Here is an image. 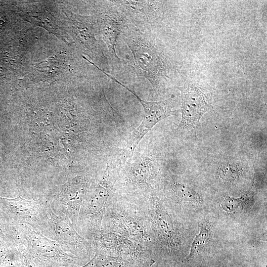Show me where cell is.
Listing matches in <instances>:
<instances>
[{"mask_svg":"<svg viewBox=\"0 0 267 267\" xmlns=\"http://www.w3.org/2000/svg\"><path fill=\"white\" fill-rule=\"evenodd\" d=\"M122 34L131 51L137 73L148 80L153 88H158L162 80L168 77L167 63L151 36L131 25Z\"/></svg>","mask_w":267,"mask_h":267,"instance_id":"6da1fadb","label":"cell"},{"mask_svg":"<svg viewBox=\"0 0 267 267\" xmlns=\"http://www.w3.org/2000/svg\"><path fill=\"white\" fill-rule=\"evenodd\" d=\"M18 249L26 252L38 267H79L78 258L65 252L55 241L25 224L17 223Z\"/></svg>","mask_w":267,"mask_h":267,"instance_id":"7a4b0ae2","label":"cell"},{"mask_svg":"<svg viewBox=\"0 0 267 267\" xmlns=\"http://www.w3.org/2000/svg\"><path fill=\"white\" fill-rule=\"evenodd\" d=\"M114 183L108 165L99 181L81 206L76 229L88 240L101 229Z\"/></svg>","mask_w":267,"mask_h":267,"instance_id":"3957f363","label":"cell"},{"mask_svg":"<svg viewBox=\"0 0 267 267\" xmlns=\"http://www.w3.org/2000/svg\"><path fill=\"white\" fill-rule=\"evenodd\" d=\"M0 207L17 223L25 224L35 231L52 239L50 208L41 199H27L20 196L14 198L0 196Z\"/></svg>","mask_w":267,"mask_h":267,"instance_id":"277c9868","label":"cell"},{"mask_svg":"<svg viewBox=\"0 0 267 267\" xmlns=\"http://www.w3.org/2000/svg\"><path fill=\"white\" fill-rule=\"evenodd\" d=\"M92 191L89 178L79 175L62 184L44 200L54 213L66 216L76 229L81 206Z\"/></svg>","mask_w":267,"mask_h":267,"instance_id":"5b68a950","label":"cell"},{"mask_svg":"<svg viewBox=\"0 0 267 267\" xmlns=\"http://www.w3.org/2000/svg\"><path fill=\"white\" fill-rule=\"evenodd\" d=\"M114 82L123 87L131 92L138 99L143 107L144 115L142 120L138 127L131 132L126 139L127 145L122 159L128 160L134 155L135 148L145 135L158 123L169 116L173 115L175 111L172 110V99L169 98L160 101H147L141 99L135 91L120 82L114 77L98 69Z\"/></svg>","mask_w":267,"mask_h":267,"instance_id":"8992f818","label":"cell"},{"mask_svg":"<svg viewBox=\"0 0 267 267\" xmlns=\"http://www.w3.org/2000/svg\"><path fill=\"white\" fill-rule=\"evenodd\" d=\"M69 20L73 38L81 50L100 65L101 69L109 72L108 60L96 36L99 33L95 18L64 11Z\"/></svg>","mask_w":267,"mask_h":267,"instance_id":"52a82bcc","label":"cell"},{"mask_svg":"<svg viewBox=\"0 0 267 267\" xmlns=\"http://www.w3.org/2000/svg\"><path fill=\"white\" fill-rule=\"evenodd\" d=\"M120 183L129 194L150 195L156 175L155 163L151 156L144 153L127 160Z\"/></svg>","mask_w":267,"mask_h":267,"instance_id":"ba28073f","label":"cell"},{"mask_svg":"<svg viewBox=\"0 0 267 267\" xmlns=\"http://www.w3.org/2000/svg\"><path fill=\"white\" fill-rule=\"evenodd\" d=\"M182 99L181 119L176 129L177 133L193 131L198 125L202 116L212 109L210 93L192 84L178 88Z\"/></svg>","mask_w":267,"mask_h":267,"instance_id":"9c48e42d","label":"cell"},{"mask_svg":"<svg viewBox=\"0 0 267 267\" xmlns=\"http://www.w3.org/2000/svg\"><path fill=\"white\" fill-rule=\"evenodd\" d=\"M50 224L52 240L65 252L80 260L90 256L93 249L90 241L77 231L66 216L55 214L50 208Z\"/></svg>","mask_w":267,"mask_h":267,"instance_id":"30bf717a","label":"cell"},{"mask_svg":"<svg viewBox=\"0 0 267 267\" xmlns=\"http://www.w3.org/2000/svg\"><path fill=\"white\" fill-rule=\"evenodd\" d=\"M102 3L95 18L99 33L112 58L120 60L116 52V42L129 23L124 14L113 0L102 1Z\"/></svg>","mask_w":267,"mask_h":267,"instance_id":"8fae6325","label":"cell"},{"mask_svg":"<svg viewBox=\"0 0 267 267\" xmlns=\"http://www.w3.org/2000/svg\"><path fill=\"white\" fill-rule=\"evenodd\" d=\"M25 20L33 24L43 27L49 32L61 38L65 42L64 32L59 27L55 17L49 12L43 10L30 11L24 15Z\"/></svg>","mask_w":267,"mask_h":267,"instance_id":"7c38bea8","label":"cell"},{"mask_svg":"<svg viewBox=\"0 0 267 267\" xmlns=\"http://www.w3.org/2000/svg\"><path fill=\"white\" fill-rule=\"evenodd\" d=\"M139 263L120 256L95 251L88 263L79 267H135Z\"/></svg>","mask_w":267,"mask_h":267,"instance_id":"4fadbf2b","label":"cell"},{"mask_svg":"<svg viewBox=\"0 0 267 267\" xmlns=\"http://www.w3.org/2000/svg\"><path fill=\"white\" fill-rule=\"evenodd\" d=\"M0 265L6 267H23L17 248L0 235Z\"/></svg>","mask_w":267,"mask_h":267,"instance_id":"5bb4252c","label":"cell"},{"mask_svg":"<svg viewBox=\"0 0 267 267\" xmlns=\"http://www.w3.org/2000/svg\"><path fill=\"white\" fill-rule=\"evenodd\" d=\"M0 235L17 247L19 242L17 223L14 222L0 207Z\"/></svg>","mask_w":267,"mask_h":267,"instance_id":"9a60e30c","label":"cell"},{"mask_svg":"<svg viewBox=\"0 0 267 267\" xmlns=\"http://www.w3.org/2000/svg\"><path fill=\"white\" fill-rule=\"evenodd\" d=\"M61 63L57 58L53 57L41 62L35 67V78L49 79L58 76L61 71Z\"/></svg>","mask_w":267,"mask_h":267,"instance_id":"2e32d148","label":"cell"},{"mask_svg":"<svg viewBox=\"0 0 267 267\" xmlns=\"http://www.w3.org/2000/svg\"><path fill=\"white\" fill-rule=\"evenodd\" d=\"M173 190L175 194L179 199L193 202H200L202 198L200 195L188 186L175 182L173 185Z\"/></svg>","mask_w":267,"mask_h":267,"instance_id":"e0dca14e","label":"cell"},{"mask_svg":"<svg viewBox=\"0 0 267 267\" xmlns=\"http://www.w3.org/2000/svg\"><path fill=\"white\" fill-rule=\"evenodd\" d=\"M209 234L208 230L206 227H202L199 233L196 235L191 244L190 251L188 259L198 254L204 246Z\"/></svg>","mask_w":267,"mask_h":267,"instance_id":"ac0fdd59","label":"cell"},{"mask_svg":"<svg viewBox=\"0 0 267 267\" xmlns=\"http://www.w3.org/2000/svg\"><path fill=\"white\" fill-rule=\"evenodd\" d=\"M219 176L223 180L231 181L236 178L238 175V169L230 164L222 165L218 171Z\"/></svg>","mask_w":267,"mask_h":267,"instance_id":"d6986e66","label":"cell"},{"mask_svg":"<svg viewBox=\"0 0 267 267\" xmlns=\"http://www.w3.org/2000/svg\"><path fill=\"white\" fill-rule=\"evenodd\" d=\"M242 200V198H235L227 197L222 203V209L227 212H231L236 210Z\"/></svg>","mask_w":267,"mask_h":267,"instance_id":"ffe728a7","label":"cell"}]
</instances>
